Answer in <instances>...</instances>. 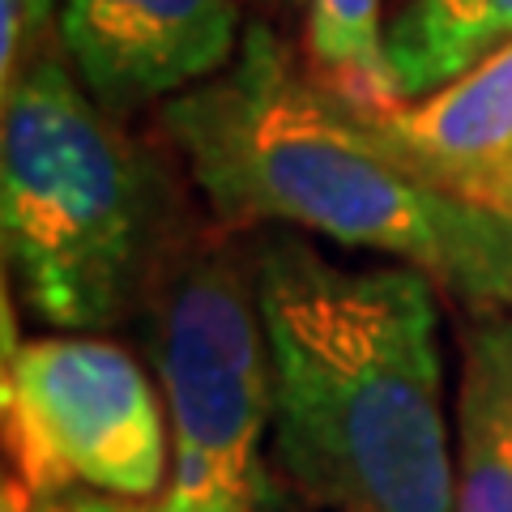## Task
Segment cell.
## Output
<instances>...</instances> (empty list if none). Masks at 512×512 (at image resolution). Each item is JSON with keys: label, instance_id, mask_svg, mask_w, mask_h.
<instances>
[{"label": "cell", "instance_id": "cell-1", "mask_svg": "<svg viewBox=\"0 0 512 512\" xmlns=\"http://www.w3.org/2000/svg\"><path fill=\"white\" fill-rule=\"evenodd\" d=\"M282 478L325 512H453L436 282L342 265L299 231L252 244Z\"/></svg>", "mask_w": 512, "mask_h": 512}, {"label": "cell", "instance_id": "cell-2", "mask_svg": "<svg viewBox=\"0 0 512 512\" xmlns=\"http://www.w3.org/2000/svg\"><path fill=\"white\" fill-rule=\"evenodd\" d=\"M163 128L227 231L286 227L393 256L474 312L512 308V222L402 167L252 22L227 73L163 103Z\"/></svg>", "mask_w": 512, "mask_h": 512}, {"label": "cell", "instance_id": "cell-3", "mask_svg": "<svg viewBox=\"0 0 512 512\" xmlns=\"http://www.w3.org/2000/svg\"><path fill=\"white\" fill-rule=\"evenodd\" d=\"M5 256L47 325L90 333L141 308L175 235L150 158L90 99L56 52L5 94L0 137Z\"/></svg>", "mask_w": 512, "mask_h": 512}, {"label": "cell", "instance_id": "cell-4", "mask_svg": "<svg viewBox=\"0 0 512 512\" xmlns=\"http://www.w3.org/2000/svg\"><path fill=\"white\" fill-rule=\"evenodd\" d=\"M141 312L171 427V483L154 512H261L274 363L252 252L222 231H175Z\"/></svg>", "mask_w": 512, "mask_h": 512}, {"label": "cell", "instance_id": "cell-5", "mask_svg": "<svg viewBox=\"0 0 512 512\" xmlns=\"http://www.w3.org/2000/svg\"><path fill=\"white\" fill-rule=\"evenodd\" d=\"M5 431L13 478L35 500L73 491L128 504L163 500L171 483V427L163 393L116 342L60 333L13 346L5 308Z\"/></svg>", "mask_w": 512, "mask_h": 512}, {"label": "cell", "instance_id": "cell-6", "mask_svg": "<svg viewBox=\"0 0 512 512\" xmlns=\"http://www.w3.org/2000/svg\"><path fill=\"white\" fill-rule=\"evenodd\" d=\"M239 0H60L56 43L107 116L227 73L244 43Z\"/></svg>", "mask_w": 512, "mask_h": 512}, {"label": "cell", "instance_id": "cell-7", "mask_svg": "<svg viewBox=\"0 0 512 512\" xmlns=\"http://www.w3.org/2000/svg\"><path fill=\"white\" fill-rule=\"evenodd\" d=\"M363 120V116H359ZM397 163L483 214H512V43L466 77L363 120Z\"/></svg>", "mask_w": 512, "mask_h": 512}, {"label": "cell", "instance_id": "cell-8", "mask_svg": "<svg viewBox=\"0 0 512 512\" xmlns=\"http://www.w3.org/2000/svg\"><path fill=\"white\" fill-rule=\"evenodd\" d=\"M453 512H512V312H478L461 338Z\"/></svg>", "mask_w": 512, "mask_h": 512}, {"label": "cell", "instance_id": "cell-9", "mask_svg": "<svg viewBox=\"0 0 512 512\" xmlns=\"http://www.w3.org/2000/svg\"><path fill=\"white\" fill-rule=\"evenodd\" d=\"M512 43V0H406L384 26V60L402 103L427 99Z\"/></svg>", "mask_w": 512, "mask_h": 512}, {"label": "cell", "instance_id": "cell-10", "mask_svg": "<svg viewBox=\"0 0 512 512\" xmlns=\"http://www.w3.org/2000/svg\"><path fill=\"white\" fill-rule=\"evenodd\" d=\"M303 52L316 86L329 90L355 116L372 120L402 103L384 60L380 0H308Z\"/></svg>", "mask_w": 512, "mask_h": 512}, {"label": "cell", "instance_id": "cell-11", "mask_svg": "<svg viewBox=\"0 0 512 512\" xmlns=\"http://www.w3.org/2000/svg\"><path fill=\"white\" fill-rule=\"evenodd\" d=\"M39 512H154V508L111 500V495H94V491H73L60 495V500H39Z\"/></svg>", "mask_w": 512, "mask_h": 512}, {"label": "cell", "instance_id": "cell-12", "mask_svg": "<svg viewBox=\"0 0 512 512\" xmlns=\"http://www.w3.org/2000/svg\"><path fill=\"white\" fill-rule=\"evenodd\" d=\"M0 512H39V500L22 487V478H5V500H0Z\"/></svg>", "mask_w": 512, "mask_h": 512}, {"label": "cell", "instance_id": "cell-13", "mask_svg": "<svg viewBox=\"0 0 512 512\" xmlns=\"http://www.w3.org/2000/svg\"><path fill=\"white\" fill-rule=\"evenodd\" d=\"M26 5H30V18H35V30L47 35L56 22V13H60V0H26Z\"/></svg>", "mask_w": 512, "mask_h": 512}, {"label": "cell", "instance_id": "cell-14", "mask_svg": "<svg viewBox=\"0 0 512 512\" xmlns=\"http://www.w3.org/2000/svg\"><path fill=\"white\" fill-rule=\"evenodd\" d=\"M269 5H278V9H308V0H269Z\"/></svg>", "mask_w": 512, "mask_h": 512}, {"label": "cell", "instance_id": "cell-15", "mask_svg": "<svg viewBox=\"0 0 512 512\" xmlns=\"http://www.w3.org/2000/svg\"><path fill=\"white\" fill-rule=\"evenodd\" d=\"M508 222H512V214H508Z\"/></svg>", "mask_w": 512, "mask_h": 512}]
</instances>
